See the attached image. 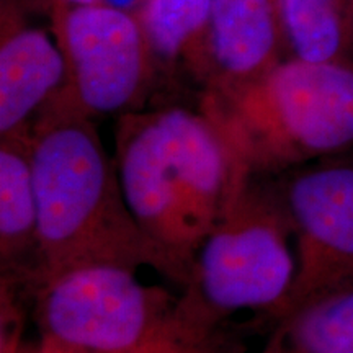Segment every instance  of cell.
<instances>
[{
  "label": "cell",
  "mask_w": 353,
  "mask_h": 353,
  "mask_svg": "<svg viewBox=\"0 0 353 353\" xmlns=\"http://www.w3.org/2000/svg\"><path fill=\"white\" fill-rule=\"evenodd\" d=\"M92 118L64 88L30 130L41 259L33 285L79 265L118 263L154 268L183 288L190 268L132 216Z\"/></svg>",
  "instance_id": "6da1fadb"
},
{
  "label": "cell",
  "mask_w": 353,
  "mask_h": 353,
  "mask_svg": "<svg viewBox=\"0 0 353 353\" xmlns=\"http://www.w3.org/2000/svg\"><path fill=\"white\" fill-rule=\"evenodd\" d=\"M114 165L132 216L192 268L196 250L252 179L205 110L162 107L120 114Z\"/></svg>",
  "instance_id": "7a4b0ae2"
},
{
  "label": "cell",
  "mask_w": 353,
  "mask_h": 353,
  "mask_svg": "<svg viewBox=\"0 0 353 353\" xmlns=\"http://www.w3.org/2000/svg\"><path fill=\"white\" fill-rule=\"evenodd\" d=\"M294 276L293 226L275 179L252 176L196 250L176 314L196 343L228 353L229 319L254 311L273 321Z\"/></svg>",
  "instance_id": "3957f363"
},
{
  "label": "cell",
  "mask_w": 353,
  "mask_h": 353,
  "mask_svg": "<svg viewBox=\"0 0 353 353\" xmlns=\"http://www.w3.org/2000/svg\"><path fill=\"white\" fill-rule=\"evenodd\" d=\"M252 176L283 175L353 148V65L286 57L232 90L203 94Z\"/></svg>",
  "instance_id": "277c9868"
},
{
  "label": "cell",
  "mask_w": 353,
  "mask_h": 353,
  "mask_svg": "<svg viewBox=\"0 0 353 353\" xmlns=\"http://www.w3.org/2000/svg\"><path fill=\"white\" fill-rule=\"evenodd\" d=\"M136 272L87 263L37 281L28 301L41 343L77 353H214L185 330L179 296Z\"/></svg>",
  "instance_id": "5b68a950"
},
{
  "label": "cell",
  "mask_w": 353,
  "mask_h": 353,
  "mask_svg": "<svg viewBox=\"0 0 353 353\" xmlns=\"http://www.w3.org/2000/svg\"><path fill=\"white\" fill-rule=\"evenodd\" d=\"M52 37L68 65L65 92L90 117L139 110L157 72L134 13L50 2Z\"/></svg>",
  "instance_id": "8992f818"
},
{
  "label": "cell",
  "mask_w": 353,
  "mask_h": 353,
  "mask_svg": "<svg viewBox=\"0 0 353 353\" xmlns=\"http://www.w3.org/2000/svg\"><path fill=\"white\" fill-rule=\"evenodd\" d=\"M273 179L293 226L296 276L272 324L299 304L353 283V154Z\"/></svg>",
  "instance_id": "52a82bcc"
},
{
  "label": "cell",
  "mask_w": 353,
  "mask_h": 353,
  "mask_svg": "<svg viewBox=\"0 0 353 353\" xmlns=\"http://www.w3.org/2000/svg\"><path fill=\"white\" fill-rule=\"evenodd\" d=\"M286 57L281 0H211L203 94L257 81Z\"/></svg>",
  "instance_id": "ba28073f"
},
{
  "label": "cell",
  "mask_w": 353,
  "mask_h": 353,
  "mask_svg": "<svg viewBox=\"0 0 353 353\" xmlns=\"http://www.w3.org/2000/svg\"><path fill=\"white\" fill-rule=\"evenodd\" d=\"M2 23L0 138L32 130L38 114L68 85V65L54 37L12 23L10 17Z\"/></svg>",
  "instance_id": "9c48e42d"
},
{
  "label": "cell",
  "mask_w": 353,
  "mask_h": 353,
  "mask_svg": "<svg viewBox=\"0 0 353 353\" xmlns=\"http://www.w3.org/2000/svg\"><path fill=\"white\" fill-rule=\"evenodd\" d=\"M0 265L28 298L41 265L30 130L0 138Z\"/></svg>",
  "instance_id": "30bf717a"
},
{
  "label": "cell",
  "mask_w": 353,
  "mask_h": 353,
  "mask_svg": "<svg viewBox=\"0 0 353 353\" xmlns=\"http://www.w3.org/2000/svg\"><path fill=\"white\" fill-rule=\"evenodd\" d=\"M157 74L187 72L201 83L211 0H143L134 12Z\"/></svg>",
  "instance_id": "8fae6325"
},
{
  "label": "cell",
  "mask_w": 353,
  "mask_h": 353,
  "mask_svg": "<svg viewBox=\"0 0 353 353\" xmlns=\"http://www.w3.org/2000/svg\"><path fill=\"white\" fill-rule=\"evenodd\" d=\"M259 353H353V283L276 319Z\"/></svg>",
  "instance_id": "7c38bea8"
},
{
  "label": "cell",
  "mask_w": 353,
  "mask_h": 353,
  "mask_svg": "<svg viewBox=\"0 0 353 353\" xmlns=\"http://www.w3.org/2000/svg\"><path fill=\"white\" fill-rule=\"evenodd\" d=\"M290 57L353 65V0H281Z\"/></svg>",
  "instance_id": "4fadbf2b"
},
{
  "label": "cell",
  "mask_w": 353,
  "mask_h": 353,
  "mask_svg": "<svg viewBox=\"0 0 353 353\" xmlns=\"http://www.w3.org/2000/svg\"><path fill=\"white\" fill-rule=\"evenodd\" d=\"M51 2L65 3V6H103L132 13L143 0H51Z\"/></svg>",
  "instance_id": "5bb4252c"
},
{
  "label": "cell",
  "mask_w": 353,
  "mask_h": 353,
  "mask_svg": "<svg viewBox=\"0 0 353 353\" xmlns=\"http://www.w3.org/2000/svg\"><path fill=\"white\" fill-rule=\"evenodd\" d=\"M19 353H77V352H68V350H61V348L46 345V343L39 342L37 347L33 348H26V350H20Z\"/></svg>",
  "instance_id": "9a60e30c"
}]
</instances>
